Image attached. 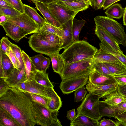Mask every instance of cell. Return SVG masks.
Wrapping results in <instances>:
<instances>
[{
    "mask_svg": "<svg viewBox=\"0 0 126 126\" xmlns=\"http://www.w3.org/2000/svg\"><path fill=\"white\" fill-rule=\"evenodd\" d=\"M113 77L119 83L126 84V76H118Z\"/></svg>",
    "mask_w": 126,
    "mask_h": 126,
    "instance_id": "54",
    "label": "cell"
},
{
    "mask_svg": "<svg viewBox=\"0 0 126 126\" xmlns=\"http://www.w3.org/2000/svg\"><path fill=\"white\" fill-rule=\"evenodd\" d=\"M33 79L37 82L46 87H53L46 72L36 70Z\"/></svg>",
    "mask_w": 126,
    "mask_h": 126,
    "instance_id": "33",
    "label": "cell"
},
{
    "mask_svg": "<svg viewBox=\"0 0 126 126\" xmlns=\"http://www.w3.org/2000/svg\"><path fill=\"white\" fill-rule=\"evenodd\" d=\"M105 98L102 102L111 106L115 107L124 102V97L118 87L105 96Z\"/></svg>",
    "mask_w": 126,
    "mask_h": 126,
    "instance_id": "21",
    "label": "cell"
},
{
    "mask_svg": "<svg viewBox=\"0 0 126 126\" xmlns=\"http://www.w3.org/2000/svg\"><path fill=\"white\" fill-rule=\"evenodd\" d=\"M25 82L26 88L24 92L40 95L48 98L46 87L37 82L33 79Z\"/></svg>",
    "mask_w": 126,
    "mask_h": 126,
    "instance_id": "23",
    "label": "cell"
},
{
    "mask_svg": "<svg viewBox=\"0 0 126 126\" xmlns=\"http://www.w3.org/2000/svg\"><path fill=\"white\" fill-rule=\"evenodd\" d=\"M99 49L103 51L110 54L116 58L126 66V56L115 50L106 42L101 41L99 43Z\"/></svg>",
    "mask_w": 126,
    "mask_h": 126,
    "instance_id": "24",
    "label": "cell"
},
{
    "mask_svg": "<svg viewBox=\"0 0 126 126\" xmlns=\"http://www.w3.org/2000/svg\"><path fill=\"white\" fill-rule=\"evenodd\" d=\"M95 25L103 28L114 38L118 44L126 46V34L122 24L107 16H97L94 18Z\"/></svg>",
    "mask_w": 126,
    "mask_h": 126,
    "instance_id": "4",
    "label": "cell"
},
{
    "mask_svg": "<svg viewBox=\"0 0 126 126\" xmlns=\"http://www.w3.org/2000/svg\"><path fill=\"white\" fill-rule=\"evenodd\" d=\"M96 47L85 40L74 42L61 54L65 64L93 58L98 50Z\"/></svg>",
    "mask_w": 126,
    "mask_h": 126,
    "instance_id": "2",
    "label": "cell"
},
{
    "mask_svg": "<svg viewBox=\"0 0 126 126\" xmlns=\"http://www.w3.org/2000/svg\"><path fill=\"white\" fill-rule=\"evenodd\" d=\"M4 78L10 86L27 81L25 66L21 69H18L15 67L11 74L7 77Z\"/></svg>",
    "mask_w": 126,
    "mask_h": 126,
    "instance_id": "17",
    "label": "cell"
},
{
    "mask_svg": "<svg viewBox=\"0 0 126 126\" xmlns=\"http://www.w3.org/2000/svg\"><path fill=\"white\" fill-rule=\"evenodd\" d=\"M28 93L34 101L42 104L47 108L48 98L40 95Z\"/></svg>",
    "mask_w": 126,
    "mask_h": 126,
    "instance_id": "39",
    "label": "cell"
},
{
    "mask_svg": "<svg viewBox=\"0 0 126 126\" xmlns=\"http://www.w3.org/2000/svg\"><path fill=\"white\" fill-rule=\"evenodd\" d=\"M93 67L95 70L104 75L107 76H113L104 63H101L94 64Z\"/></svg>",
    "mask_w": 126,
    "mask_h": 126,
    "instance_id": "38",
    "label": "cell"
},
{
    "mask_svg": "<svg viewBox=\"0 0 126 126\" xmlns=\"http://www.w3.org/2000/svg\"><path fill=\"white\" fill-rule=\"evenodd\" d=\"M10 87L4 78H0V97L6 93Z\"/></svg>",
    "mask_w": 126,
    "mask_h": 126,
    "instance_id": "44",
    "label": "cell"
},
{
    "mask_svg": "<svg viewBox=\"0 0 126 126\" xmlns=\"http://www.w3.org/2000/svg\"><path fill=\"white\" fill-rule=\"evenodd\" d=\"M31 109L36 125L42 126H62L57 117L59 111H51L33 101Z\"/></svg>",
    "mask_w": 126,
    "mask_h": 126,
    "instance_id": "3",
    "label": "cell"
},
{
    "mask_svg": "<svg viewBox=\"0 0 126 126\" xmlns=\"http://www.w3.org/2000/svg\"><path fill=\"white\" fill-rule=\"evenodd\" d=\"M10 47L13 53L18 60L21 68L24 66L23 62L22 51L17 45L12 43L10 45Z\"/></svg>",
    "mask_w": 126,
    "mask_h": 126,
    "instance_id": "36",
    "label": "cell"
},
{
    "mask_svg": "<svg viewBox=\"0 0 126 126\" xmlns=\"http://www.w3.org/2000/svg\"><path fill=\"white\" fill-rule=\"evenodd\" d=\"M33 2L35 4L37 10L44 16L47 23L57 28L61 27V25L51 13L47 4L36 1Z\"/></svg>",
    "mask_w": 126,
    "mask_h": 126,
    "instance_id": "18",
    "label": "cell"
},
{
    "mask_svg": "<svg viewBox=\"0 0 126 126\" xmlns=\"http://www.w3.org/2000/svg\"><path fill=\"white\" fill-rule=\"evenodd\" d=\"M0 7L5 8L14 9L11 5L4 0H0Z\"/></svg>",
    "mask_w": 126,
    "mask_h": 126,
    "instance_id": "55",
    "label": "cell"
},
{
    "mask_svg": "<svg viewBox=\"0 0 126 126\" xmlns=\"http://www.w3.org/2000/svg\"><path fill=\"white\" fill-rule=\"evenodd\" d=\"M40 29L48 33L57 35L58 28L47 22Z\"/></svg>",
    "mask_w": 126,
    "mask_h": 126,
    "instance_id": "45",
    "label": "cell"
},
{
    "mask_svg": "<svg viewBox=\"0 0 126 126\" xmlns=\"http://www.w3.org/2000/svg\"><path fill=\"white\" fill-rule=\"evenodd\" d=\"M22 53L27 81L32 80L33 79L36 70L30 57L23 50L22 51Z\"/></svg>",
    "mask_w": 126,
    "mask_h": 126,
    "instance_id": "25",
    "label": "cell"
},
{
    "mask_svg": "<svg viewBox=\"0 0 126 126\" xmlns=\"http://www.w3.org/2000/svg\"><path fill=\"white\" fill-rule=\"evenodd\" d=\"M124 10L121 5L117 3L110 6L107 9L105 13L109 18L119 19L123 16Z\"/></svg>",
    "mask_w": 126,
    "mask_h": 126,
    "instance_id": "30",
    "label": "cell"
},
{
    "mask_svg": "<svg viewBox=\"0 0 126 126\" xmlns=\"http://www.w3.org/2000/svg\"><path fill=\"white\" fill-rule=\"evenodd\" d=\"M11 43L7 37H3L0 41V50L8 55L10 51V45Z\"/></svg>",
    "mask_w": 126,
    "mask_h": 126,
    "instance_id": "40",
    "label": "cell"
},
{
    "mask_svg": "<svg viewBox=\"0 0 126 126\" xmlns=\"http://www.w3.org/2000/svg\"><path fill=\"white\" fill-rule=\"evenodd\" d=\"M122 0H105L103 8L104 10L107 9L115 2Z\"/></svg>",
    "mask_w": 126,
    "mask_h": 126,
    "instance_id": "52",
    "label": "cell"
},
{
    "mask_svg": "<svg viewBox=\"0 0 126 126\" xmlns=\"http://www.w3.org/2000/svg\"><path fill=\"white\" fill-rule=\"evenodd\" d=\"M100 98L98 96L89 93L77 108V113H81L97 121L100 120L102 117L99 108Z\"/></svg>",
    "mask_w": 126,
    "mask_h": 126,
    "instance_id": "6",
    "label": "cell"
},
{
    "mask_svg": "<svg viewBox=\"0 0 126 126\" xmlns=\"http://www.w3.org/2000/svg\"><path fill=\"white\" fill-rule=\"evenodd\" d=\"M104 63L113 75L126 70V66L125 65L113 63Z\"/></svg>",
    "mask_w": 126,
    "mask_h": 126,
    "instance_id": "35",
    "label": "cell"
},
{
    "mask_svg": "<svg viewBox=\"0 0 126 126\" xmlns=\"http://www.w3.org/2000/svg\"><path fill=\"white\" fill-rule=\"evenodd\" d=\"M21 14L14 9L5 8L0 7V15H3L8 17L14 16Z\"/></svg>",
    "mask_w": 126,
    "mask_h": 126,
    "instance_id": "43",
    "label": "cell"
},
{
    "mask_svg": "<svg viewBox=\"0 0 126 126\" xmlns=\"http://www.w3.org/2000/svg\"><path fill=\"white\" fill-rule=\"evenodd\" d=\"M95 33L101 41H103L110 45L117 52L123 54L119 45L108 32L100 27L95 25Z\"/></svg>",
    "mask_w": 126,
    "mask_h": 126,
    "instance_id": "15",
    "label": "cell"
},
{
    "mask_svg": "<svg viewBox=\"0 0 126 126\" xmlns=\"http://www.w3.org/2000/svg\"><path fill=\"white\" fill-rule=\"evenodd\" d=\"M93 58L65 64L60 75L62 80L89 75L94 70Z\"/></svg>",
    "mask_w": 126,
    "mask_h": 126,
    "instance_id": "5",
    "label": "cell"
},
{
    "mask_svg": "<svg viewBox=\"0 0 126 126\" xmlns=\"http://www.w3.org/2000/svg\"><path fill=\"white\" fill-rule=\"evenodd\" d=\"M61 1H65V2H71V1H77L75 0H60Z\"/></svg>",
    "mask_w": 126,
    "mask_h": 126,
    "instance_id": "62",
    "label": "cell"
},
{
    "mask_svg": "<svg viewBox=\"0 0 126 126\" xmlns=\"http://www.w3.org/2000/svg\"><path fill=\"white\" fill-rule=\"evenodd\" d=\"M0 25L2 24L7 20L8 16L5 15H0Z\"/></svg>",
    "mask_w": 126,
    "mask_h": 126,
    "instance_id": "58",
    "label": "cell"
},
{
    "mask_svg": "<svg viewBox=\"0 0 126 126\" xmlns=\"http://www.w3.org/2000/svg\"><path fill=\"white\" fill-rule=\"evenodd\" d=\"M29 46L36 52L49 55L60 52L61 46L47 41L38 36L35 32L28 38Z\"/></svg>",
    "mask_w": 126,
    "mask_h": 126,
    "instance_id": "7",
    "label": "cell"
},
{
    "mask_svg": "<svg viewBox=\"0 0 126 126\" xmlns=\"http://www.w3.org/2000/svg\"><path fill=\"white\" fill-rule=\"evenodd\" d=\"M59 52L49 56L51 60L52 68L54 72L60 75L64 67V61Z\"/></svg>",
    "mask_w": 126,
    "mask_h": 126,
    "instance_id": "29",
    "label": "cell"
},
{
    "mask_svg": "<svg viewBox=\"0 0 126 126\" xmlns=\"http://www.w3.org/2000/svg\"><path fill=\"white\" fill-rule=\"evenodd\" d=\"M126 76V70L119 73L117 74L114 75L113 76Z\"/></svg>",
    "mask_w": 126,
    "mask_h": 126,
    "instance_id": "60",
    "label": "cell"
},
{
    "mask_svg": "<svg viewBox=\"0 0 126 126\" xmlns=\"http://www.w3.org/2000/svg\"><path fill=\"white\" fill-rule=\"evenodd\" d=\"M0 63L3 69L4 78L7 77L12 72L14 66L8 55L0 50Z\"/></svg>",
    "mask_w": 126,
    "mask_h": 126,
    "instance_id": "26",
    "label": "cell"
},
{
    "mask_svg": "<svg viewBox=\"0 0 126 126\" xmlns=\"http://www.w3.org/2000/svg\"><path fill=\"white\" fill-rule=\"evenodd\" d=\"M123 95L124 97V102L126 101V96Z\"/></svg>",
    "mask_w": 126,
    "mask_h": 126,
    "instance_id": "63",
    "label": "cell"
},
{
    "mask_svg": "<svg viewBox=\"0 0 126 126\" xmlns=\"http://www.w3.org/2000/svg\"><path fill=\"white\" fill-rule=\"evenodd\" d=\"M7 21L19 26L28 34L33 33L39 29L38 24L24 12L16 16L8 17Z\"/></svg>",
    "mask_w": 126,
    "mask_h": 126,
    "instance_id": "8",
    "label": "cell"
},
{
    "mask_svg": "<svg viewBox=\"0 0 126 126\" xmlns=\"http://www.w3.org/2000/svg\"><path fill=\"white\" fill-rule=\"evenodd\" d=\"M123 21L124 25L126 26V6L124 10L123 15Z\"/></svg>",
    "mask_w": 126,
    "mask_h": 126,
    "instance_id": "59",
    "label": "cell"
},
{
    "mask_svg": "<svg viewBox=\"0 0 126 126\" xmlns=\"http://www.w3.org/2000/svg\"><path fill=\"white\" fill-rule=\"evenodd\" d=\"M44 57L42 54L40 53L30 57L36 70L41 71V64Z\"/></svg>",
    "mask_w": 126,
    "mask_h": 126,
    "instance_id": "42",
    "label": "cell"
},
{
    "mask_svg": "<svg viewBox=\"0 0 126 126\" xmlns=\"http://www.w3.org/2000/svg\"><path fill=\"white\" fill-rule=\"evenodd\" d=\"M56 3L67 10L79 13L87 9L89 5L81 1H63L58 0L55 2Z\"/></svg>",
    "mask_w": 126,
    "mask_h": 126,
    "instance_id": "19",
    "label": "cell"
},
{
    "mask_svg": "<svg viewBox=\"0 0 126 126\" xmlns=\"http://www.w3.org/2000/svg\"><path fill=\"white\" fill-rule=\"evenodd\" d=\"M50 62V60L48 58L44 57L42 62L41 71L46 72L47 69L49 67Z\"/></svg>",
    "mask_w": 126,
    "mask_h": 126,
    "instance_id": "51",
    "label": "cell"
},
{
    "mask_svg": "<svg viewBox=\"0 0 126 126\" xmlns=\"http://www.w3.org/2000/svg\"><path fill=\"white\" fill-rule=\"evenodd\" d=\"M88 92L86 86H84L76 91L74 93V102H78L82 101Z\"/></svg>",
    "mask_w": 126,
    "mask_h": 126,
    "instance_id": "37",
    "label": "cell"
},
{
    "mask_svg": "<svg viewBox=\"0 0 126 126\" xmlns=\"http://www.w3.org/2000/svg\"><path fill=\"white\" fill-rule=\"evenodd\" d=\"M83 19L78 20L74 18L73 20L72 27L73 38L74 42L79 41L80 31L86 23Z\"/></svg>",
    "mask_w": 126,
    "mask_h": 126,
    "instance_id": "34",
    "label": "cell"
},
{
    "mask_svg": "<svg viewBox=\"0 0 126 126\" xmlns=\"http://www.w3.org/2000/svg\"><path fill=\"white\" fill-rule=\"evenodd\" d=\"M89 75L62 80L59 87L64 94L71 93L86 85Z\"/></svg>",
    "mask_w": 126,
    "mask_h": 126,
    "instance_id": "9",
    "label": "cell"
},
{
    "mask_svg": "<svg viewBox=\"0 0 126 126\" xmlns=\"http://www.w3.org/2000/svg\"><path fill=\"white\" fill-rule=\"evenodd\" d=\"M89 5L95 10H97L103 8L105 0H89Z\"/></svg>",
    "mask_w": 126,
    "mask_h": 126,
    "instance_id": "46",
    "label": "cell"
},
{
    "mask_svg": "<svg viewBox=\"0 0 126 126\" xmlns=\"http://www.w3.org/2000/svg\"><path fill=\"white\" fill-rule=\"evenodd\" d=\"M33 102L28 93L12 86L0 97V107L11 115L21 126L36 125L32 110Z\"/></svg>",
    "mask_w": 126,
    "mask_h": 126,
    "instance_id": "1",
    "label": "cell"
},
{
    "mask_svg": "<svg viewBox=\"0 0 126 126\" xmlns=\"http://www.w3.org/2000/svg\"><path fill=\"white\" fill-rule=\"evenodd\" d=\"M24 13L38 24L39 29L41 28L47 22L45 19L41 17L34 8L24 4Z\"/></svg>",
    "mask_w": 126,
    "mask_h": 126,
    "instance_id": "28",
    "label": "cell"
},
{
    "mask_svg": "<svg viewBox=\"0 0 126 126\" xmlns=\"http://www.w3.org/2000/svg\"><path fill=\"white\" fill-rule=\"evenodd\" d=\"M47 98V108L52 111H58L62 106L61 98L54 90L53 87H46Z\"/></svg>",
    "mask_w": 126,
    "mask_h": 126,
    "instance_id": "16",
    "label": "cell"
},
{
    "mask_svg": "<svg viewBox=\"0 0 126 126\" xmlns=\"http://www.w3.org/2000/svg\"><path fill=\"white\" fill-rule=\"evenodd\" d=\"M47 6L53 16L61 25L69 20L74 18L78 13L65 9L55 2L47 4Z\"/></svg>",
    "mask_w": 126,
    "mask_h": 126,
    "instance_id": "10",
    "label": "cell"
},
{
    "mask_svg": "<svg viewBox=\"0 0 126 126\" xmlns=\"http://www.w3.org/2000/svg\"><path fill=\"white\" fill-rule=\"evenodd\" d=\"M73 19L69 20L58 28L57 35L60 37L61 41L62 49H65L74 42L72 31Z\"/></svg>",
    "mask_w": 126,
    "mask_h": 126,
    "instance_id": "11",
    "label": "cell"
},
{
    "mask_svg": "<svg viewBox=\"0 0 126 126\" xmlns=\"http://www.w3.org/2000/svg\"><path fill=\"white\" fill-rule=\"evenodd\" d=\"M7 55L15 67L18 69H21L22 68H21L18 60L11 48Z\"/></svg>",
    "mask_w": 126,
    "mask_h": 126,
    "instance_id": "47",
    "label": "cell"
},
{
    "mask_svg": "<svg viewBox=\"0 0 126 126\" xmlns=\"http://www.w3.org/2000/svg\"><path fill=\"white\" fill-rule=\"evenodd\" d=\"M77 1H81L87 3L89 5V0H75Z\"/></svg>",
    "mask_w": 126,
    "mask_h": 126,
    "instance_id": "61",
    "label": "cell"
},
{
    "mask_svg": "<svg viewBox=\"0 0 126 126\" xmlns=\"http://www.w3.org/2000/svg\"><path fill=\"white\" fill-rule=\"evenodd\" d=\"M76 115L75 109H74L67 111L66 116L68 119L72 121L75 118Z\"/></svg>",
    "mask_w": 126,
    "mask_h": 126,
    "instance_id": "53",
    "label": "cell"
},
{
    "mask_svg": "<svg viewBox=\"0 0 126 126\" xmlns=\"http://www.w3.org/2000/svg\"><path fill=\"white\" fill-rule=\"evenodd\" d=\"M118 87L121 93L123 95L126 96V84L119 83Z\"/></svg>",
    "mask_w": 126,
    "mask_h": 126,
    "instance_id": "56",
    "label": "cell"
},
{
    "mask_svg": "<svg viewBox=\"0 0 126 126\" xmlns=\"http://www.w3.org/2000/svg\"><path fill=\"white\" fill-rule=\"evenodd\" d=\"M1 26L3 28L6 35L17 43L29 34L19 26L8 21L4 22Z\"/></svg>",
    "mask_w": 126,
    "mask_h": 126,
    "instance_id": "12",
    "label": "cell"
},
{
    "mask_svg": "<svg viewBox=\"0 0 126 126\" xmlns=\"http://www.w3.org/2000/svg\"><path fill=\"white\" fill-rule=\"evenodd\" d=\"M32 2L35 1H39L45 4H48L50 3L56 2L58 0H30Z\"/></svg>",
    "mask_w": 126,
    "mask_h": 126,
    "instance_id": "57",
    "label": "cell"
},
{
    "mask_svg": "<svg viewBox=\"0 0 126 126\" xmlns=\"http://www.w3.org/2000/svg\"><path fill=\"white\" fill-rule=\"evenodd\" d=\"M116 111L117 116L126 111V101L122 102L115 107Z\"/></svg>",
    "mask_w": 126,
    "mask_h": 126,
    "instance_id": "49",
    "label": "cell"
},
{
    "mask_svg": "<svg viewBox=\"0 0 126 126\" xmlns=\"http://www.w3.org/2000/svg\"><path fill=\"white\" fill-rule=\"evenodd\" d=\"M99 122V126H117L115 122L110 119H107L105 118L101 120Z\"/></svg>",
    "mask_w": 126,
    "mask_h": 126,
    "instance_id": "50",
    "label": "cell"
},
{
    "mask_svg": "<svg viewBox=\"0 0 126 126\" xmlns=\"http://www.w3.org/2000/svg\"><path fill=\"white\" fill-rule=\"evenodd\" d=\"M0 126H21L7 111L0 107Z\"/></svg>",
    "mask_w": 126,
    "mask_h": 126,
    "instance_id": "27",
    "label": "cell"
},
{
    "mask_svg": "<svg viewBox=\"0 0 126 126\" xmlns=\"http://www.w3.org/2000/svg\"><path fill=\"white\" fill-rule=\"evenodd\" d=\"M116 82H117L113 76L104 75L94 69L90 74L88 78V82L96 85H109Z\"/></svg>",
    "mask_w": 126,
    "mask_h": 126,
    "instance_id": "14",
    "label": "cell"
},
{
    "mask_svg": "<svg viewBox=\"0 0 126 126\" xmlns=\"http://www.w3.org/2000/svg\"><path fill=\"white\" fill-rule=\"evenodd\" d=\"M115 107L110 106L102 102L101 101H99V110L102 117H113L116 118L117 116L116 111Z\"/></svg>",
    "mask_w": 126,
    "mask_h": 126,
    "instance_id": "32",
    "label": "cell"
},
{
    "mask_svg": "<svg viewBox=\"0 0 126 126\" xmlns=\"http://www.w3.org/2000/svg\"><path fill=\"white\" fill-rule=\"evenodd\" d=\"M93 62L94 64L101 63H107L125 65L112 54L105 52L100 49L98 50L94 56Z\"/></svg>",
    "mask_w": 126,
    "mask_h": 126,
    "instance_id": "22",
    "label": "cell"
},
{
    "mask_svg": "<svg viewBox=\"0 0 126 126\" xmlns=\"http://www.w3.org/2000/svg\"><path fill=\"white\" fill-rule=\"evenodd\" d=\"M11 5L14 9L21 14L24 13V4L21 0H4Z\"/></svg>",
    "mask_w": 126,
    "mask_h": 126,
    "instance_id": "41",
    "label": "cell"
},
{
    "mask_svg": "<svg viewBox=\"0 0 126 126\" xmlns=\"http://www.w3.org/2000/svg\"><path fill=\"white\" fill-rule=\"evenodd\" d=\"M39 36L52 44L61 46L62 43L58 35L47 32L41 29L35 32Z\"/></svg>",
    "mask_w": 126,
    "mask_h": 126,
    "instance_id": "31",
    "label": "cell"
},
{
    "mask_svg": "<svg viewBox=\"0 0 126 126\" xmlns=\"http://www.w3.org/2000/svg\"><path fill=\"white\" fill-rule=\"evenodd\" d=\"M119 83H115L107 85H96L89 82L86 85L88 93L96 95L101 98H104L107 94L113 91L117 87Z\"/></svg>",
    "mask_w": 126,
    "mask_h": 126,
    "instance_id": "13",
    "label": "cell"
},
{
    "mask_svg": "<svg viewBox=\"0 0 126 126\" xmlns=\"http://www.w3.org/2000/svg\"><path fill=\"white\" fill-rule=\"evenodd\" d=\"M115 119L117 126H126V111L118 116Z\"/></svg>",
    "mask_w": 126,
    "mask_h": 126,
    "instance_id": "48",
    "label": "cell"
},
{
    "mask_svg": "<svg viewBox=\"0 0 126 126\" xmlns=\"http://www.w3.org/2000/svg\"><path fill=\"white\" fill-rule=\"evenodd\" d=\"M99 122L81 113H77L75 118L71 121L70 126H99Z\"/></svg>",
    "mask_w": 126,
    "mask_h": 126,
    "instance_id": "20",
    "label": "cell"
}]
</instances>
